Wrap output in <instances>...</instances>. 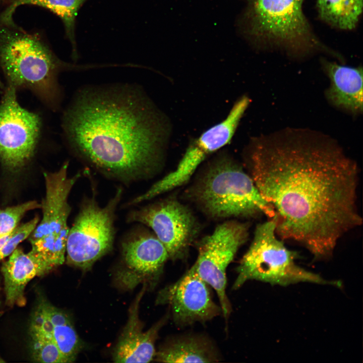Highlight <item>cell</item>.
Here are the masks:
<instances>
[{
	"label": "cell",
	"mask_w": 363,
	"mask_h": 363,
	"mask_svg": "<svg viewBox=\"0 0 363 363\" xmlns=\"http://www.w3.org/2000/svg\"><path fill=\"white\" fill-rule=\"evenodd\" d=\"M245 155L250 175L274 209L281 239L297 242L323 259L362 223L357 166L331 138L285 129L252 139Z\"/></svg>",
	"instance_id": "1"
},
{
	"label": "cell",
	"mask_w": 363,
	"mask_h": 363,
	"mask_svg": "<svg viewBox=\"0 0 363 363\" xmlns=\"http://www.w3.org/2000/svg\"><path fill=\"white\" fill-rule=\"evenodd\" d=\"M63 126L75 152L108 177L132 183L151 177L162 166L168 123L137 89L80 92Z\"/></svg>",
	"instance_id": "2"
},
{
	"label": "cell",
	"mask_w": 363,
	"mask_h": 363,
	"mask_svg": "<svg viewBox=\"0 0 363 363\" xmlns=\"http://www.w3.org/2000/svg\"><path fill=\"white\" fill-rule=\"evenodd\" d=\"M189 189L190 198L214 219L250 218L264 214L273 219V206L253 179L233 158L220 154L206 166Z\"/></svg>",
	"instance_id": "3"
},
{
	"label": "cell",
	"mask_w": 363,
	"mask_h": 363,
	"mask_svg": "<svg viewBox=\"0 0 363 363\" xmlns=\"http://www.w3.org/2000/svg\"><path fill=\"white\" fill-rule=\"evenodd\" d=\"M0 67L8 86L29 89L55 107L59 99L57 75L73 66L60 60L36 34L0 22Z\"/></svg>",
	"instance_id": "4"
},
{
	"label": "cell",
	"mask_w": 363,
	"mask_h": 363,
	"mask_svg": "<svg viewBox=\"0 0 363 363\" xmlns=\"http://www.w3.org/2000/svg\"><path fill=\"white\" fill-rule=\"evenodd\" d=\"M296 256L277 237L273 219L258 225L252 243L237 268L233 289L252 280L283 286L299 282L340 286L338 281H328L298 266L295 262Z\"/></svg>",
	"instance_id": "5"
},
{
	"label": "cell",
	"mask_w": 363,
	"mask_h": 363,
	"mask_svg": "<svg viewBox=\"0 0 363 363\" xmlns=\"http://www.w3.org/2000/svg\"><path fill=\"white\" fill-rule=\"evenodd\" d=\"M304 0H250L244 16L254 41L304 52L318 46L302 11Z\"/></svg>",
	"instance_id": "6"
},
{
	"label": "cell",
	"mask_w": 363,
	"mask_h": 363,
	"mask_svg": "<svg viewBox=\"0 0 363 363\" xmlns=\"http://www.w3.org/2000/svg\"><path fill=\"white\" fill-rule=\"evenodd\" d=\"M68 162L53 172L44 173L46 195L41 205L43 216L30 234V252L51 270L65 261L69 231L68 219L71 212L68 203L70 193L81 176L68 174Z\"/></svg>",
	"instance_id": "7"
},
{
	"label": "cell",
	"mask_w": 363,
	"mask_h": 363,
	"mask_svg": "<svg viewBox=\"0 0 363 363\" xmlns=\"http://www.w3.org/2000/svg\"><path fill=\"white\" fill-rule=\"evenodd\" d=\"M117 190L103 207L100 206L94 197L83 202L69 228L66 254L68 264L89 270L112 249L115 212L123 195L122 188Z\"/></svg>",
	"instance_id": "8"
},
{
	"label": "cell",
	"mask_w": 363,
	"mask_h": 363,
	"mask_svg": "<svg viewBox=\"0 0 363 363\" xmlns=\"http://www.w3.org/2000/svg\"><path fill=\"white\" fill-rule=\"evenodd\" d=\"M249 227L246 223L227 220L217 225L198 245V257L193 266L201 278L215 290L226 319L231 312L226 293V269L247 241Z\"/></svg>",
	"instance_id": "9"
},
{
	"label": "cell",
	"mask_w": 363,
	"mask_h": 363,
	"mask_svg": "<svg viewBox=\"0 0 363 363\" xmlns=\"http://www.w3.org/2000/svg\"><path fill=\"white\" fill-rule=\"evenodd\" d=\"M16 89L7 88L0 104V160L11 171L23 167L32 157L39 138V116L22 107Z\"/></svg>",
	"instance_id": "10"
},
{
	"label": "cell",
	"mask_w": 363,
	"mask_h": 363,
	"mask_svg": "<svg viewBox=\"0 0 363 363\" xmlns=\"http://www.w3.org/2000/svg\"><path fill=\"white\" fill-rule=\"evenodd\" d=\"M250 101L246 95L238 98L224 120L190 143L176 169L153 184L146 197L152 199L187 183L206 157L230 143Z\"/></svg>",
	"instance_id": "11"
},
{
	"label": "cell",
	"mask_w": 363,
	"mask_h": 363,
	"mask_svg": "<svg viewBox=\"0 0 363 363\" xmlns=\"http://www.w3.org/2000/svg\"><path fill=\"white\" fill-rule=\"evenodd\" d=\"M128 221L149 227L165 247L169 259L184 258L199 231L190 209L173 198L158 201L131 212Z\"/></svg>",
	"instance_id": "12"
},
{
	"label": "cell",
	"mask_w": 363,
	"mask_h": 363,
	"mask_svg": "<svg viewBox=\"0 0 363 363\" xmlns=\"http://www.w3.org/2000/svg\"><path fill=\"white\" fill-rule=\"evenodd\" d=\"M209 286L193 266L177 281L161 290L156 302L169 307L177 325L206 322L221 312L212 299Z\"/></svg>",
	"instance_id": "13"
},
{
	"label": "cell",
	"mask_w": 363,
	"mask_h": 363,
	"mask_svg": "<svg viewBox=\"0 0 363 363\" xmlns=\"http://www.w3.org/2000/svg\"><path fill=\"white\" fill-rule=\"evenodd\" d=\"M121 250L123 267L118 279L128 288L140 282L155 283L169 259L165 247L154 233L143 232L126 239Z\"/></svg>",
	"instance_id": "14"
},
{
	"label": "cell",
	"mask_w": 363,
	"mask_h": 363,
	"mask_svg": "<svg viewBox=\"0 0 363 363\" xmlns=\"http://www.w3.org/2000/svg\"><path fill=\"white\" fill-rule=\"evenodd\" d=\"M146 290L144 286L129 311V318L114 348L115 362H149L154 359L155 343L158 333L166 318L160 320L146 331L139 316L140 300Z\"/></svg>",
	"instance_id": "15"
},
{
	"label": "cell",
	"mask_w": 363,
	"mask_h": 363,
	"mask_svg": "<svg viewBox=\"0 0 363 363\" xmlns=\"http://www.w3.org/2000/svg\"><path fill=\"white\" fill-rule=\"evenodd\" d=\"M330 80L326 90L327 99L335 106L356 114L362 111V70L323 60Z\"/></svg>",
	"instance_id": "16"
},
{
	"label": "cell",
	"mask_w": 363,
	"mask_h": 363,
	"mask_svg": "<svg viewBox=\"0 0 363 363\" xmlns=\"http://www.w3.org/2000/svg\"><path fill=\"white\" fill-rule=\"evenodd\" d=\"M32 319L41 325L52 337L68 362L74 361L82 343L68 316L45 300L39 302Z\"/></svg>",
	"instance_id": "17"
},
{
	"label": "cell",
	"mask_w": 363,
	"mask_h": 363,
	"mask_svg": "<svg viewBox=\"0 0 363 363\" xmlns=\"http://www.w3.org/2000/svg\"><path fill=\"white\" fill-rule=\"evenodd\" d=\"M3 264L6 302L11 306L24 303V293L27 283L34 277L45 274L38 260L30 252L17 249Z\"/></svg>",
	"instance_id": "18"
},
{
	"label": "cell",
	"mask_w": 363,
	"mask_h": 363,
	"mask_svg": "<svg viewBox=\"0 0 363 363\" xmlns=\"http://www.w3.org/2000/svg\"><path fill=\"white\" fill-rule=\"evenodd\" d=\"M154 359L162 362H213L218 357L209 340L188 335L169 340L156 352Z\"/></svg>",
	"instance_id": "19"
},
{
	"label": "cell",
	"mask_w": 363,
	"mask_h": 363,
	"mask_svg": "<svg viewBox=\"0 0 363 363\" xmlns=\"http://www.w3.org/2000/svg\"><path fill=\"white\" fill-rule=\"evenodd\" d=\"M87 0H14L0 15V22L15 24L13 16L16 9L22 5H35L50 10L58 16L64 25L66 34L71 42L73 57L76 58L77 48L75 37L76 18L78 11Z\"/></svg>",
	"instance_id": "20"
},
{
	"label": "cell",
	"mask_w": 363,
	"mask_h": 363,
	"mask_svg": "<svg viewBox=\"0 0 363 363\" xmlns=\"http://www.w3.org/2000/svg\"><path fill=\"white\" fill-rule=\"evenodd\" d=\"M362 0H317L320 18L343 30L354 28L362 11Z\"/></svg>",
	"instance_id": "21"
},
{
	"label": "cell",
	"mask_w": 363,
	"mask_h": 363,
	"mask_svg": "<svg viewBox=\"0 0 363 363\" xmlns=\"http://www.w3.org/2000/svg\"><path fill=\"white\" fill-rule=\"evenodd\" d=\"M30 333L32 356L35 361L46 363L68 362L51 335L33 325H30Z\"/></svg>",
	"instance_id": "22"
},
{
	"label": "cell",
	"mask_w": 363,
	"mask_h": 363,
	"mask_svg": "<svg viewBox=\"0 0 363 363\" xmlns=\"http://www.w3.org/2000/svg\"><path fill=\"white\" fill-rule=\"evenodd\" d=\"M41 207V204L32 201L0 209V238L11 233L26 212Z\"/></svg>",
	"instance_id": "23"
},
{
	"label": "cell",
	"mask_w": 363,
	"mask_h": 363,
	"mask_svg": "<svg viewBox=\"0 0 363 363\" xmlns=\"http://www.w3.org/2000/svg\"><path fill=\"white\" fill-rule=\"evenodd\" d=\"M39 219L35 217L29 222L16 227L9 238L0 250V261L10 256L18 245L27 238L36 227Z\"/></svg>",
	"instance_id": "24"
}]
</instances>
